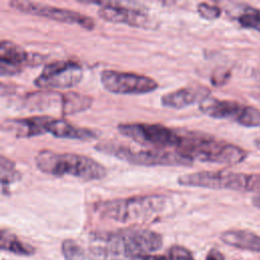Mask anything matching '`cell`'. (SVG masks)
<instances>
[{"instance_id":"f546056e","label":"cell","mask_w":260,"mask_h":260,"mask_svg":"<svg viewBox=\"0 0 260 260\" xmlns=\"http://www.w3.org/2000/svg\"><path fill=\"white\" fill-rule=\"evenodd\" d=\"M259 99H260V98H259Z\"/></svg>"},{"instance_id":"8992f818","label":"cell","mask_w":260,"mask_h":260,"mask_svg":"<svg viewBox=\"0 0 260 260\" xmlns=\"http://www.w3.org/2000/svg\"><path fill=\"white\" fill-rule=\"evenodd\" d=\"M178 184L187 187L260 192V175L232 171H201L178 177Z\"/></svg>"},{"instance_id":"277c9868","label":"cell","mask_w":260,"mask_h":260,"mask_svg":"<svg viewBox=\"0 0 260 260\" xmlns=\"http://www.w3.org/2000/svg\"><path fill=\"white\" fill-rule=\"evenodd\" d=\"M167 206V197L150 194L117 198L96 204V211L105 218L127 223L144 221L162 212Z\"/></svg>"},{"instance_id":"ba28073f","label":"cell","mask_w":260,"mask_h":260,"mask_svg":"<svg viewBox=\"0 0 260 260\" xmlns=\"http://www.w3.org/2000/svg\"><path fill=\"white\" fill-rule=\"evenodd\" d=\"M199 109L214 119H225L244 127H260V110L252 106L208 96L199 103Z\"/></svg>"},{"instance_id":"52a82bcc","label":"cell","mask_w":260,"mask_h":260,"mask_svg":"<svg viewBox=\"0 0 260 260\" xmlns=\"http://www.w3.org/2000/svg\"><path fill=\"white\" fill-rule=\"evenodd\" d=\"M119 133L144 146L155 149L173 147L176 149L182 144L184 132L169 128L161 124L124 123L117 126Z\"/></svg>"},{"instance_id":"e0dca14e","label":"cell","mask_w":260,"mask_h":260,"mask_svg":"<svg viewBox=\"0 0 260 260\" xmlns=\"http://www.w3.org/2000/svg\"><path fill=\"white\" fill-rule=\"evenodd\" d=\"M220 240L232 247L260 253V236L250 231L231 230L220 235Z\"/></svg>"},{"instance_id":"30bf717a","label":"cell","mask_w":260,"mask_h":260,"mask_svg":"<svg viewBox=\"0 0 260 260\" xmlns=\"http://www.w3.org/2000/svg\"><path fill=\"white\" fill-rule=\"evenodd\" d=\"M82 76L83 70L80 64L74 61L61 60L44 66L34 83L37 87L46 90L65 89L79 83Z\"/></svg>"},{"instance_id":"83f0119b","label":"cell","mask_w":260,"mask_h":260,"mask_svg":"<svg viewBox=\"0 0 260 260\" xmlns=\"http://www.w3.org/2000/svg\"><path fill=\"white\" fill-rule=\"evenodd\" d=\"M252 204L256 207L260 209V192H258L256 195H254L252 197Z\"/></svg>"},{"instance_id":"5b68a950","label":"cell","mask_w":260,"mask_h":260,"mask_svg":"<svg viewBox=\"0 0 260 260\" xmlns=\"http://www.w3.org/2000/svg\"><path fill=\"white\" fill-rule=\"evenodd\" d=\"M98 151L115 156L128 164L144 167H189L193 161L176 150L166 149H133L116 141H101L95 147Z\"/></svg>"},{"instance_id":"4316f807","label":"cell","mask_w":260,"mask_h":260,"mask_svg":"<svg viewBox=\"0 0 260 260\" xmlns=\"http://www.w3.org/2000/svg\"><path fill=\"white\" fill-rule=\"evenodd\" d=\"M205 260H224V257L220 251L213 248L209 250Z\"/></svg>"},{"instance_id":"cb8c5ba5","label":"cell","mask_w":260,"mask_h":260,"mask_svg":"<svg viewBox=\"0 0 260 260\" xmlns=\"http://www.w3.org/2000/svg\"><path fill=\"white\" fill-rule=\"evenodd\" d=\"M197 12L199 13V15L202 18L207 19V20H211V19L218 18L220 16L221 9L217 6L201 2L197 5Z\"/></svg>"},{"instance_id":"ffe728a7","label":"cell","mask_w":260,"mask_h":260,"mask_svg":"<svg viewBox=\"0 0 260 260\" xmlns=\"http://www.w3.org/2000/svg\"><path fill=\"white\" fill-rule=\"evenodd\" d=\"M0 247L2 250L11 252L17 255H31L35 253L34 247L21 242L15 235L2 230L0 237Z\"/></svg>"},{"instance_id":"3957f363","label":"cell","mask_w":260,"mask_h":260,"mask_svg":"<svg viewBox=\"0 0 260 260\" xmlns=\"http://www.w3.org/2000/svg\"><path fill=\"white\" fill-rule=\"evenodd\" d=\"M35 164L39 171L47 175L72 176L82 181H96L107 175V169L102 164L77 153L43 149L35 156Z\"/></svg>"},{"instance_id":"7402d4cb","label":"cell","mask_w":260,"mask_h":260,"mask_svg":"<svg viewBox=\"0 0 260 260\" xmlns=\"http://www.w3.org/2000/svg\"><path fill=\"white\" fill-rule=\"evenodd\" d=\"M21 175L16 170L15 165L12 160H10L5 155H1L0 159V179H1V186L2 192H5V189H8L10 184L18 181Z\"/></svg>"},{"instance_id":"9c48e42d","label":"cell","mask_w":260,"mask_h":260,"mask_svg":"<svg viewBox=\"0 0 260 260\" xmlns=\"http://www.w3.org/2000/svg\"><path fill=\"white\" fill-rule=\"evenodd\" d=\"M100 80L107 91L116 94H144L158 87L157 81L149 76L112 69L103 70Z\"/></svg>"},{"instance_id":"5bb4252c","label":"cell","mask_w":260,"mask_h":260,"mask_svg":"<svg viewBox=\"0 0 260 260\" xmlns=\"http://www.w3.org/2000/svg\"><path fill=\"white\" fill-rule=\"evenodd\" d=\"M32 63L31 55L21 46L7 40L0 43V73L13 75L21 71L22 66Z\"/></svg>"},{"instance_id":"d6986e66","label":"cell","mask_w":260,"mask_h":260,"mask_svg":"<svg viewBox=\"0 0 260 260\" xmlns=\"http://www.w3.org/2000/svg\"><path fill=\"white\" fill-rule=\"evenodd\" d=\"M92 98L76 91H67L63 93L61 112L63 115H74L89 109L92 105Z\"/></svg>"},{"instance_id":"603a6c76","label":"cell","mask_w":260,"mask_h":260,"mask_svg":"<svg viewBox=\"0 0 260 260\" xmlns=\"http://www.w3.org/2000/svg\"><path fill=\"white\" fill-rule=\"evenodd\" d=\"M62 253L66 260H83L86 258L81 246L73 240H65L62 243Z\"/></svg>"},{"instance_id":"ac0fdd59","label":"cell","mask_w":260,"mask_h":260,"mask_svg":"<svg viewBox=\"0 0 260 260\" xmlns=\"http://www.w3.org/2000/svg\"><path fill=\"white\" fill-rule=\"evenodd\" d=\"M62 99L63 93H59L55 90L40 89L25 96L23 107L29 111H45L54 107L57 102H59L62 107Z\"/></svg>"},{"instance_id":"d4e9b609","label":"cell","mask_w":260,"mask_h":260,"mask_svg":"<svg viewBox=\"0 0 260 260\" xmlns=\"http://www.w3.org/2000/svg\"><path fill=\"white\" fill-rule=\"evenodd\" d=\"M168 260H194L192 253L185 247L174 245L172 246L167 254Z\"/></svg>"},{"instance_id":"f1b7e54d","label":"cell","mask_w":260,"mask_h":260,"mask_svg":"<svg viewBox=\"0 0 260 260\" xmlns=\"http://www.w3.org/2000/svg\"><path fill=\"white\" fill-rule=\"evenodd\" d=\"M254 143H255L256 147H257L258 149H260V137L256 138V139H255V141H254Z\"/></svg>"},{"instance_id":"44dd1931","label":"cell","mask_w":260,"mask_h":260,"mask_svg":"<svg viewBox=\"0 0 260 260\" xmlns=\"http://www.w3.org/2000/svg\"><path fill=\"white\" fill-rule=\"evenodd\" d=\"M236 14L238 22L246 28L254 29L260 32V9L250 5H240Z\"/></svg>"},{"instance_id":"9a60e30c","label":"cell","mask_w":260,"mask_h":260,"mask_svg":"<svg viewBox=\"0 0 260 260\" xmlns=\"http://www.w3.org/2000/svg\"><path fill=\"white\" fill-rule=\"evenodd\" d=\"M208 96L209 90L205 87H182L161 95L160 104L166 108L183 109L195 104L196 102L201 103Z\"/></svg>"},{"instance_id":"484cf974","label":"cell","mask_w":260,"mask_h":260,"mask_svg":"<svg viewBox=\"0 0 260 260\" xmlns=\"http://www.w3.org/2000/svg\"><path fill=\"white\" fill-rule=\"evenodd\" d=\"M126 260H168L167 257L161 255H137L130 257Z\"/></svg>"},{"instance_id":"2e32d148","label":"cell","mask_w":260,"mask_h":260,"mask_svg":"<svg viewBox=\"0 0 260 260\" xmlns=\"http://www.w3.org/2000/svg\"><path fill=\"white\" fill-rule=\"evenodd\" d=\"M48 133L52 134L57 138L77 139V140H84V141L95 139L99 136L98 132L91 129L78 127L70 124L64 119H55V118H52L49 124Z\"/></svg>"},{"instance_id":"4fadbf2b","label":"cell","mask_w":260,"mask_h":260,"mask_svg":"<svg viewBox=\"0 0 260 260\" xmlns=\"http://www.w3.org/2000/svg\"><path fill=\"white\" fill-rule=\"evenodd\" d=\"M50 116H32L19 119H7L2 122V130L17 138H29L48 133Z\"/></svg>"},{"instance_id":"7c38bea8","label":"cell","mask_w":260,"mask_h":260,"mask_svg":"<svg viewBox=\"0 0 260 260\" xmlns=\"http://www.w3.org/2000/svg\"><path fill=\"white\" fill-rule=\"evenodd\" d=\"M90 3L101 5L98 10V15L105 21L127 24L129 26L143 29H154L158 26V22L145 11L138 8L123 6L121 2Z\"/></svg>"},{"instance_id":"7a4b0ae2","label":"cell","mask_w":260,"mask_h":260,"mask_svg":"<svg viewBox=\"0 0 260 260\" xmlns=\"http://www.w3.org/2000/svg\"><path fill=\"white\" fill-rule=\"evenodd\" d=\"M176 151L195 160L226 166H235L246 159L248 153L242 147L196 131L184 132L182 144Z\"/></svg>"},{"instance_id":"8fae6325","label":"cell","mask_w":260,"mask_h":260,"mask_svg":"<svg viewBox=\"0 0 260 260\" xmlns=\"http://www.w3.org/2000/svg\"><path fill=\"white\" fill-rule=\"evenodd\" d=\"M9 5L11 8L21 11L23 13L38 15L59 22L77 24L89 30L93 29L95 25L94 20L85 14H82L74 10L52 6L45 3L26 0H12L9 2Z\"/></svg>"},{"instance_id":"6da1fadb","label":"cell","mask_w":260,"mask_h":260,"mask_svg":"<svg viewBox=\"0 0 260 260\" xmlns=\"http://www.w3.org/2000/svg\"><path fill=\"white\" fill-rule=\"evenodd\" d=\"M161 236L145 229H129L95 235L89 242L86 258L89 260H121L158 250Z\"/></svg>"}]
</instances>
